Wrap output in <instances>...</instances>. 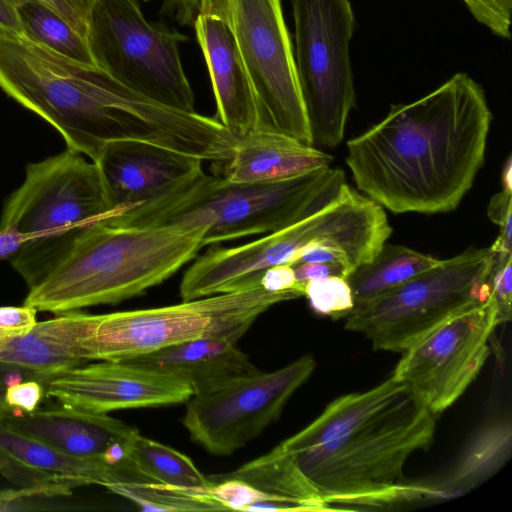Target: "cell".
Here are the masks:
<instances>
[{"instance_id": "obj_1", "label": "cell", "mask_w": 512, "mask_h": 512, "mask_svg": "<svg viewBox=\"0 0 512 512\" xmlns=\"http://www.w3.org/2000/svg\"><path fill=\"white\" fill-rule=\"evenodd\" d=\"M491 121L484 89L459 72L350 139L346 164L357 189L395 214L450 212L484 164Z\"/></svg>"}, {"instance_id": "obj_2", "label": "cell", "mask_w": 512, "mask_h": 512, "mask_svg": "<svg viewBox=\"0 0 512 512\" xmlns=\"http://www.w3.org/2000/svg\"><path fill=\"white\" fill-rule=\"evenodd\" d=\"M436 415L392 376L329 403L277 446L328 504L384 505L426 495L404 483L408 458L427 449Z\"/></svg>"}, {"instance_id": "obj_3", "label": "cell", "mask_w": 512, "mask_h": 512, "mask_svg": "<svg viewBox=\"0 0 512 512\" xmlns=\"http://www.w3.org/2000/svg\"><path fill=\"white\" fill-rule=\"evenodd\" d=\"M0 88L55 128L68 149L93 162L113 141L145 142L191 155L202 135L196 111L160 105L98 67L2 30Z\"/></svg>"}, {"instance_id": "obj_4", "label": "cell", "mask_w": 512, "mask_h": 512, "mask_svg": "<svg viewBox=\"0 0 512 512\" xmlns=\"http://www.w3.org/2000/svg\"><path fill=\"white\" fill-rule=\"evenodd\" d=\"M206 230L184 223L122 226L100 218L73 235L29 287L24 305L62 314L139 296L195 259Z\"/></svg>"}, {"instance_id": "obj_5", "label": "cell", "mask_w": 512, "mask_h": 512, "mask_svg": "<svg viewBox=\"0 0 512 512\" xmlns=\"http://www.w3.org/2000/svg\"><path fill=\"white\" fill-rule=\"evenodd\" d=\"M345 174L322 167L269 182H231L204 170L161 196L105 217L122 226L190 224L207 227L204 244L281 230L319 211L340 194Z\"/></svg>"}, {"instance_id": "obj_6", "label": "cell", "mask_w": 512, "mask_h": 512, "mask_svg": "<svg viewBox=\"0 0 512 512\" xmlns=\"http://www.w3.org/2000/svg\"><path fill=\"white\" fill-rule=\"evenodd\" d=\"M109 214L99 169L66 149L26 166L25 179L7 199L0 228L29 238L11 259L28 288L67 247L73 235Z\"/></svg>"}, {"instance_id": "obj_7", "label": "cell", "mask_w": 512, "mask_h": 512, "mask_svg": "<svg viewBox=\"0 0 512 512\" xmlns=\"http://www.w3.org/2000/svg\"><path fill=\"white\" fill-rule=\"evenodd\" d=\"M302 296L300 289L271 292L257 284L174 305L100 314L82 343L89 361H120L202 337L238 342L272 306Z\"/></svg>"}, {"instance_id": "obj_8", "label": "cell", "mask_w": 512, "mask_h": 512, "mask_svg": "<svg viewBox=\"0 0 512 512\" xmlns=\"http://www.w3.org/2000/svg\"><path fill=\"white\" fill-rule=\"evenodd\" d=\"M494 254L468 248L403 285L357 307L346 330L363 334L375 350L403 353L455 315L485 302Z\"/></svg>"}, {"instance_id": "obj_9", "label": "cell", "mask_w": 512, "mask_h": 512, "mask_svg": "<svg viewBox=\"0 0 512 512\" xmlns=\"http://www.w3.org/2000/svg\"><path fill=\"white\" fill-rule=\"evenodd\" d=\"M189 37L149 22L138 0H95L88 43L98 68L160 105L194 112L195 97L179 46Z\"/></svg>"}, {"instance_id": "obj_10", "label": "cell", "mask_w": 512, "mask_h": 512, "mask_svg": "<svg viewBox=\"0 0 512 512\" xmlns=\"http://www.w3.org/2000/svg\"><path fill=\"white\" fill-rule=\"evenodd\" d=\"M294 59L312 145L334 148L355 105L350 0H291Z\"/></svg>"}, {"instance_id": "obj_11", "label": "cell", "mask_w": 512, "mask_h": 512, "mask_svg": "<svg viewBox=\"0 0 512 512\" xmlns=\"http://www.w3.org/2000/svg\"><path fill=\"white\" fill-rule=\"evenodd\" d=\"M199 13L231 29L255 93L259 127L312 145L281 0H200Z\"/></svg>"}, {"instance_id": "obj_12", "label": "cell", "mask_w": 512, "mask_h": 512, "mask_svg": "<svg viewBox=\"0 0 512 512\" xmlns=\"http://www.w3.org/2000/svg\"><path fill=\"white\" fill-rule=\"evenodd\" d=\"M307 354L272 372L233 379L186 402L183 425L209 453L225 456L242 448L281 415L293 393L310 377Z\"/></svg>"}, {"instance_id": "obj_13", "label": "cell", "mask_w": 512, "mask_h": 512, "mask_svg": "<svg viewBox=\"0 0 512 512\" xmlns=\"http://www.w3.org/2000/svg\"><path fill=\"white\" fill-rule=\"evenodd\" d=\"M352 232L347 211L338 203H330L254 241L234 247L212 245L185 271L179 287L181 299L193 300L257 285L265 270L282 264L292 266L309 246H346Z\"/></svg>"}, {"instance_id": "obj_14", "label": "cell", "mask_w": 512, "mask_h": 512, "mask_svg": "<svg viewBox=\"0 0 512 512\" xmlns=\"http://www.w3.org/2000/svg\"><path fill=\"white\" fill-rule=\"evenodd\" d=\"M497 326L496 306L489 295L485 302L455 315L401 353L391 376L437 415L476 379Z\"/></svg>"}, {"instance_id": "obj_15", "label": "cell", "mask_w": 512, "mask_h": 512, "mask_svg": "<svg viewBox=\"0 0 512 512\" xmlns=\"http://www.w3.org/2000/svg\"><path fill=\"white\" fill-rule=\"evenodd\" d=\"M45 395L66 407L108 414L185 403L193 391L186 382L161 372L122 360H101L51 378Z\"/></svg>"}, {"instance_id": "obj_16", "label": "cell", "mask_w": 512, "mask_h": 512, "mask_svg": "<svg viewBox=\"0 0 512 512\" xmlns=\"http://www.w3.org/2000/svg\"><path fill=\"white\" fill-rule=\"evenodd\" d=\"M2 419L10 428L63 453L104 462L129 481L130 445L139 431L123 421L63 405L30 413L11 410Z\"/></svg>"}, {"instance_id": "obj_17", "label": "cell", "mask_w": 512, "mask_h": 512, "mask_svg": "<svg viewBox=\"0 0 512 512\" xmlns=\"http://www.w3.org/2000/svg\"><path fill=\"white\" fill-rule=\"evenodd\" d=\"M202 160L139 141H113L96 163L109 214L151 201L203 170ZM108 214V215H109Z\"/></svg>"}, {"instance_id": "obj_18", "label": "cell", "mask_w": 512, "mask_h": 512, "mask_svg": "<svg viewBox=\"0 0 512 512\" xmlns=\"http://www.w3.org/2000/svg\"><path fill=\"white\" fill-rule=\"evenodd\" d=\"M216 102V119L237 139L259 126L255 93L228 25L199 13L193 23Z\"/></svg>"}, {"instance_id": "obj_19", "label": "cell", "mask_w": 512, "mask_h": 512, "mask_svg": "<svg viewBox=\"0 0 512 512\" xmlns=\"http://www.w3.org/2000/svg\"><path fill=\"white\" fill-rule=\"evenodd\" d=\"M96 315L78 311L37 322L27 334L0 341V365L19 369L31 379L46 383L89 360L83 347Z\"/></svg>"}, {"instance_id": "obj_20", "label": "cell", "mask_w": 512, "mask_h": 512, "mask_svg": "<svg viewBox=\"0 0 512 512\" xmlns=\"http://www.w3.org/2000/svg\"><path fill=\"white\" fill-rule=\"evenodd\" d=\"M122 361L182 380L193 395L259 371L237 341L221 336L186 341Z\"/></svg>"}, {"instance_id": "obj_21", "label": "cell", "mask_w": 512, "mask_h": 512, "mask_svg": "<svg viewBox=\"0 0 512 512\" xmlns=\"http://www.w3.org/2000/svg\"><path fill=\"white\" fill-rule=\"evenodd\" d=\"M333 157L290 135L256 127L237 139L221 175L231 182H269L330 166Z\"/></svg>"}, {"instance_id": "obj_22", "label": "cell", "mask_w": 512, "mask_h": 512, "mask_svg": "<svg viewBox=\"0 0 512 512\" xmlns=\"http://www.w3.org/2000/svg\"><path fill=\"white\" fill-rule=\"evenodd\" d=\"M0 451L29 466L70 478L80 485L129 482L104 462L77 458L10 428L0 417Z\"/></svg>"}, {"instance_id": "obj_23", "label": "cell", "mask_w": 512, "mask_h": 512, "mask_svg": "<svg viewBox=\"0 0 512 512\" xmlns=\"http://www.w3.org/2000/svg\"><path fill=\"white\" fill-rule=\"evenodd\" d=\"M214 478H236L296 504L300 511H324L330 506L278 446L235 471Z\"/></svg>"}, {"instance_id": "obj_24", "label": "cell", "mask_w": 512, "mask_h": 512, "mask_svg": "<svg viewBox=\"0 0 512 512\" xmlns=\"http://www.w3.org/2000/svg\"><path fill=\"white\" fill-rule=\"evenodd\" d=\"M439 262L406 246L385 243L371 262L356 267L345 278L352 291L354 307L403 285Z\"/></svg>"}, {"instance_id": "obj_25", "label": "cell", "mask_w": 512, "mask_h": 512, "mask_svg": "<svg viewBox=\"0 0 512 512\" xmlns=\"http://www.w3.org/2000/svg\"><path fill=\"white\" fill-rule=\"evenodd\" d=\"M512 428L499 420L483 427L469 442L455 469L429 495L465 493L495 474L511 454Z\"/></svg>"}, {"instance_id": "obj_26", "label": "cell", "mask_w": 512, "mask_h": 512, "mask_svg": "<svg viewBox=\"0 0 512 512\" xmlns=\"http://www.w3.org/2000/svg\"><path fill=\"white\" fill-rule=\"evenodd\" d=\"M131 461L146 482L210 493L214 482L206 477L185 454L158 441L134 436L130 448Z\"/></svg>"}, {"instance_id": "obj_27", "label": "cell", "mask_w": 512, "mask_h": 512, "mask_svg": "<svg viewBox=\"0 0 512 512\" xmlns=\"http://www.w3.org/2000/svg\"><path fill=\"white\" fill-rule=\"evenodd\" d=\"M24 35L80 63L97 67L87 39L58 14L35 0L17 4Z\"/></svg>"}, {"instance_id": "obj_28", "label": "cell", "mask_w": 512, "mask_h": 512, "mask_svg": "<svg viewBox=\"0 0 512 512\" xmlns=\"http://www.w3.org/2000/svg\"><path fill=\"white\" fill-rule=\"evenodd\" d=\"M105 488L133 502L142 511L195 512L226 510L211 493L157 482H118L109 484Z\"/></svg>"}, {"instance_id": "obj_29", "label": "cell", "mask_w": 512, "mask_h": 512, "mask_svg": "<svg viewBox=\"0 0 512 512\" xmlns=\"http://www.w3.org/2000/svg\"><path fill=\"white\" fill-rule=\"evenodd\" d=\"M0 473L11 483L18 486L26 497L65 496L78 482L65 476L44 471L24 464L0 451Z\"/></svg>"}, {"instance_id": "obj_30", "label": "cell", "mask_w": 512, "mask_h": 512, "mask_svg": "<svg viewBox=\"0 0 512 512\" xmlns=\"http://www.w3.org/2000/svg\"><path fill=\"white\" fill-rule=\"evenodd\" d=\"M304 296L314 312L333 319L344 318L354 308L351 288L342 277L308 281L304 286Z\"/></svg>"}, {"instance_id": "obj_31", "label": "cell", "mask_w": 512, "mask_h": 512, "mask_svg": "<svg viewBox=\"0 0 512 512\" xmlns=\"http://www.w3.org/2000/svg\"><path fill=\"white\" fill-rule=\"evenodd\" d=\"M209 478L214 482V485L210 490L211 495L219 503H221L226 508V510H239L248 512L251 506L266 500H285L272 494L266 493L252 486L248 482L240 479L214 477ZM292 504L296 506L298 511H300L296 504Z\"/></svg>"}, {"instance_id": "obj_32", "label": "cell", "mask_w": 512, "mask_h": 512, "mask_svg": "<svg viewBox=\"0 0 512 512\" xmlns=\"http://www.w3.org/2000/svg\"><path fill=\"white\" fill-rule=\"evenodd\" d=\"M477 22L495 36L511 38L512 0H461Z\"/></svg>"}, {"instance_id": "obj_33", "label": "cell", "mask_w": 512, "mask_h": 512, "mask_svg": "<svg viewBox=\"0 0 512 512\" xmlns=\"http://www.w3.org/2000/svg\"><path fill=\"white\" fill-rule=\"evenodd\" d=\"M490 297L496 306L498 325L508 322L512 312V255L494 254Z\"/></svg>"}, {"instance_id": "obj_34", "label": "cell", "mask_w": 512, "mask_h": 512, "mask_svg": "<svg viewBox=\"0 0 512 512\" xmlns=\"http://www.w3.org/2000/svg\"><path fill=\"white\" fill-rule=\"evenodd\" d=\"M487 216L500 227L490 250L496 255H512V192L502 189L496 193L488 204Z\"/></svg>"}, {"instance_id": "obj_35", "label": "cell", "mask_w": 512, "mask_h": 512, "mask_svg": "<svg viewBox=\"0 0 512 512\" xmlns=\"http://www.w3.org/2000/svg\"><path fill=\"white\" fill-rule=\"evenodd\" d=\"M16 4L23 0H14ZM45 5L76 32L88 41V32L92 8L95 0H35Z\"/></svg>"}, {"instance_id": "obj_36", "label": "cell", "mask_w": 512, "mask_h": 512, "mask_svg": "<svg viewBox=\"0 0 512 512\" xmlns=\"http://www.w3.org/2000/svg\"><path fill=\"white\" fill-rule=\"evenodd\" d=\"M37 310L23 305L22 307H0V341L20 337L35 326Z\"/></svg>"}, {"instance_id": "obj_37", "label": "cell", "mask_w": 512, "mask_h": 512, "mask_svg": "<svg viewBox=\"0 0 512 512\" xmlns=\"http://www.w3.org/2000/svg\"><path fill=\"white\" fill-rule=\"evenodd\" d=\"M44 394L42 382L29 379L7 387L4 400L11 410L30 413L37 409Z\"/></svg>"}, {"instance_id": "obj_38", "label": "cell", "mask_w": 512, "mask_h": 512, "mask_svg": "<svg viewBox=\"0 0 512 512\" xmlns=\"http://www.w3.org/2000/svg\"><path fill=\"white\" fill-rule=\"evenodd\" d=\"M297 282L305 286L308 281L331 276L346 278L350 269L339 263H298L292 265Z\"/></svg>"}, {"instance_id": "obj_39", "label": "cell", "mask_w": 512, "mask_h": 512, "mask_svg": "<svg viewBox=\"0 0 512 512\" xmlns=\"http://www.w3.org/2000/svg\"><path fill=\"white\" fill-rule=\"evenodd\" d=\"M259 284L265 290L271 292L291 289H300L304 292V286L300 285L296 280L293 266L288 264L277 265L265 270L260 277Z\"/></svg>"}, {"instance_id": "obj_40", "label": "cell", "mask_w": 512, "mask_h": 512, "mask_svg": "<svg viewBox=\"0 0 512 512\" xmlns=\"http://www.w3.org/2000/svg\"><path fill=\"white\" fill-rule=\"evenodd\" d=\"M298 263H339L348 267L351 272L355 269V265L345 252L321 245L309 246L302 250L293 265Z\"/></svg>"}, {"instance_id": "obj_41", "label": "cell", "mask_w": 512, "mask_h": 512, "mask_svg": "<svg viewBox=\"0 0 512 512\" xmlns=\"http://www.w3.org/2000/svg\"><path fill=\"white\" fill-rule=\"evenodd\" d=\"M0 30L24 35L14 0H0Z\"/></svg>"}, {"instance_id": "obj_42", "label": "cell", "mask_w": 512, "mask_h": 512, "mask_svg": "<svg viewBox=\"0 0 512 512\" xmlns=\"http://www.w3.org/2000/svg\"><path fill=\"white\" fill-rule=\"evenodd\" d=\"M199 6L200 0H167L166 4L181 25H193Z\"/></svg>"}, {"instance_id": "obj_43", "label": "cell", "mask_w": 512, "mask_h": 512, "mask_svg": "<svg viewBox=\"0 0 512 512\" xmlns=\"http://www.w3.org/2000/svg\"><path fill=\"white\" fill-rule=\"evenodd\" d=\"M23 378L31 379L25 372L0 365V417L11 411L4 400L7 387L21 382Z\"/></svg>"}, {"instance_id": "obj_44", "label": "cell", "mask_w": 512, "mask_h": 512, "mask_svg": "<svg viewBox=\"0 0 512 512\" xmlns=\"http://www.w3.org/2000/svg\"><path fill=\"white\" fill-rule=\"evenodd\" d=\"M29 238L13 229L0 228V260L12 257Z\"/></svg>"}, {"instance_id": "obj_45", "label": "cell", "mask_w": 512, "mask_h": 512, "mask_svg": "<svg viewBox=\"0 0 512 512\" xmlns=\"http://www.w3.org/2000/svg\"><path fill=\"white\" fill-rule=\"evenodd\" d=\"M512 162L511 156H509L504 163L503 172H502V186L503 190L512 192Z\"/></svg>"}, {"instance_id": "obj_46", "label": "cell", "mask_w": 512, "mask_h": 512, "mask_svg": "<svg viewBox=\"0 0 512 512\" xmlns=\"http://www.w3.org/2000/svg\"><path fill=\"white\" fill-rule=\"evenodd\" d=\"M143 1H149V0H143Z\"/></svg>"}]
</instances>
